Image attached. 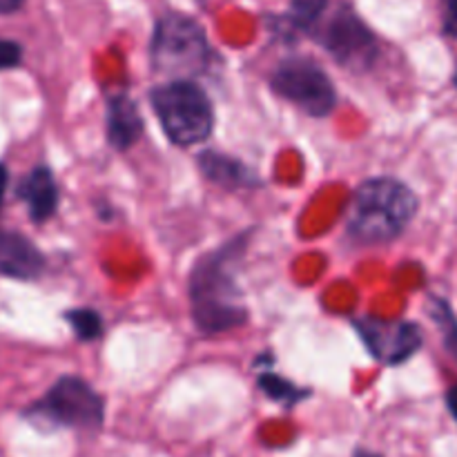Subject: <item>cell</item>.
<instances>
[{
    "instance_id": "cell-23",
    "label": "cell",
    "mask_w": 457,
    "mask_h": 457,
    "mask_svg": "<svg viewBox=\"0 0 457 457\" xmlns=\"http://www.w3.org/2000/svg\"><path fill=\"white\" fill-rule=\"evenodd\" d=\"M453 80H455V87H457V71H455V79Z\"/></svg>"
},
{
    "instance_id": "cell-16",
    "label": "cell",
    "mask_w": 457,
    "mask_h": 457,
    "mask_svg": "<svg viewBox=\"0 0 457 457\" xmlns=\"http://www.w3.org/2000/svg\"><path fill=\"white\" fill-rule=\"evenodd\" d=\"M62 317H65V321L71 326V330H74L80 342H94L103 335V317L92 308H74V311H67Z\"/></svg>"
},
{
    "instance_id": "cell-21",
    "label": "cell",
    "mask_w": 457,
    "mask_h": 457,
    "mask_svg": "<svg viewBox=\"0 0 457 457\" xmlns=\"http://www.w3.org/2000/svg\"><path fill=\"white\" fill-rule=\"evenodd\" d=\"M7 181H9L7 168H4V165L0 163V205H3V199H4V190H7Z\"/></svg>"
},
{
    "instance_id": "cell-14",
    "label": "cell",
    "mask_w": 457,
    "mask_h": 457,
    "mask_svg": "<svg viewBox=\"0 0 457 457\" xmlns=\"http://www.w3.org/2000/svg\"><path fill=\"white\" fill-rule=\"evenodd\" d=\"M259 388H262V393H266L272 402H279V404L288 406V409H293V406L299 404L303 397L311 395V391H302V388L295 386L293 382L270 373V370H263V373L259 375Z\"/></svg>"
},
{
    "instance_id": "cell-6",
    "label": "cell",
    "mask_w": 457,
    "mask_h": 457,
    "mask_svg": "<svg viewBox=\"0 0 457 457\" xmlns=\"http://www.w3.org/2000/svg\"><path fill=\"white\" fill-rule=\"evenodd\" d=\"M270 87L277 96L293 103L315 119H324L337 105V92H335L333 80L311 58H284L272 71Z\"/></svg>"
},
{
    "instance_id": "cell-5",
    "label": "cell",
    "mask_w": 457,
    "mask_h": 457,
    "mask_svg": "<svg viewBox=\"0 0 457 457\" xmlns=\"http://www.w3.org/2000/svg\"><path fill=\"white\" fill-rule=\"evenodd\" d=\"M25 418L36 427L96 431L105 422V404L85 379L65 375L25 411Z\"/></svg>"
},
{
    "instance_id": "cell-13",
    "label": "cell",
    "mask_w": 457,
    "mask_h": 457,
    "mask_svg": "<svg viewBox=\"0 0 457 457\" xmlns=\"http://www.w3.org/2000/svg\"><path fill=\"white\" fill-rule=\"evenodd\" d=\"M328 7L330 0H290L288 13L279 21L281 36L312 34Z\"/></svg>"
},
{
    "instance_id": "cell-17",
    "label": "cell",
    "mask_w": 457,
    "mask_h": 457,
    "mask_svg": "<svg viewBox=\"0 0 457 457\" xmlns=\"http://www.w3.org/2000/svg\"><path fill=\"white\" fill-rule=\"evenodd\" d=\"M22 61V47L16 40L0 38V71L13 70V67L21 65Z\"/></svg>"
},
{
    "instance_id": "cell-11",
    "label": "cell",
    "mask_w": 457,
    "mask_h": 457,
    "mask_svg": "<svg viewBox=\"0 0 457 457\" xmlns=\"http://www.w3.org/2000/svg\"><path fill=\"white\" fill-rule=\"evenodd\" d=\"M107 141L112 147L125 152L141 138L143 119L137 103L128 94H116L107 101Z\"/></svg>"
},
{
    "instance_id": "cell-9",
    "label": "cell",
    "mask_w": 457,
    "mask_h": 457,
    "mask_svg": "<svg viewBox=\"0 0 457 457\" xmlns=\"http://www.w3.org/2000/svg\"><path fill=\"white\" fill-rule=\"evenodd\" d=\"M43 270V253L21 232L0 228V275L18 281H34Z\"/></svg>"
},
{
    "instance_id": "cell-12",
    "label": "cell",
    "mask_w": 457,
    "mask_h": 457,
    "mask_svg": "<svg viewBox=\"0 0 457 457\" xmlns=\"http://www.w3.org/2000/svg\"><path fill=\"white\" fill-rule=\"evenodd\" d=\"M199 170L204 172V177L208 181L223 187V190H239V187L259 186L254 174L241 161H237L235 156L221 154V152H201Z\"/></svg>"
},
{
    "instance_id": "cell-7",
    "label": "cell",
    "mask_w": 457,
    "mask_h": 457,
    "mask_svg": "<svg viewBox=\"0 0 457 457\" xmlns=\"http://www.w3.org/2000/svg\"><path fill=\"white\" fill-rule=\"evenodd\" d=\"M312 36L339 65L351 71L370 70L379 54L375 34L348 4H339L328 18L324 13Z\"/></svg>"
},
{
    "instance_id": "cell-20",
    "label": "cell",
    "mask_w": 457,
    "mask_h": 457,
    "mask_svg": "<svg viewBox=\"0 0 457 457\" xmlns=\"http://www.w3.org/2000/svg\"><path fill=\"white\" fill-rule=\"evenodd\" d=\"M22 3H25V0H0V16H3V13L18 12V9L22 7Z\"/></svg>"
},
{
    "instance_id": "cell-2",
    "label": "cell",
    "mask_w": 457,
    "mask_h": 457,
    "mask_svg": "<svg viewBox=\"0 0 457 457\" xmlns=\"http://www.w3.org/2000/svg\"><path fill=\"white\" fill-rule=\"evenodd\" d=\"M418 212V196L406 183L391 177L369 179L353 195L346 214V235L357 245L395 241Z\"/></svg>"
},
{
    "instance_id": "cell-8",
    "label": "cell",
    "mask_w": 457,
    "mask_h": 457,
    "mask_svg": "<svg viewBox=\"0 0 457 457\" xmlns=\"http://www.w3.org/2000/svg\"><path fill=\"white\" fill-rule=\"evenodd\" d=\"M370 355L382 364L397 366L415 355L422 346V330L418 324L404 320H379V317H361L353 320Z\"/></svg>"
},
{
    "instance_id": "cell-22",
    "label": "cell",
    "mask_w": 457,
    "mask_h": 457,
    "mask_svg": "<svg viewBox=\"0 0 457 457\" xmlns=\"http://www.w3.org/2000/svg\"><path fill=\"white\" fill-rule=\"evenodd\" d=\"M353 457H382V455H378V453H370V451H355V455Z\"/></svg>"
},
{
    "instance_id": "cell-18",
    "label": "cell",
    "mask_w": 457,
    "mask_h": 457,
    "mask_svg": "<svg viewBox=\"0 0 457 457\" xmlns=\"http://www.w3.org/2000/svg\"><path fill=\"white\" fill-rule=\"evenodd\" d=\"M442 25H445V34L457 38V0H445V9H442Z\"/></svg>"
},
{
    "instance_id": "cell-4",
    "label": "cell",
    "mask_w": 457,
    "mask_h": 457,
    "mask_svg": "<svg viewBox=\"0 0 457 457\" xmlns=\"http://www.w3.org/2000/svg\"><path fill=\"white\" fill-rule=\"evenodd\" d=\"M150 101L165 137L174 145H196L212 134V103L195 80H170L159 85L150 92Z\"/></svg>"
},
{
    "instance_id": "cell-1",
    "label": "cell",
    "mask_w": 457,
    "mask_h": 457,
    "mask_svg": "<svg viewBox=\"0 0 457 457\" xmlns=\"http://www.w3.org/2000/svg\"><path fill=\"white\" fill-rule=\"evenodd\" d=\"M253 232L223 244L196 262L190 272L192 317L201 333L217 335L235 330L248 321V308L241 303V290L237 286V263L245 254Z\"/></svg>"
},
{
    "instance_id": "cell-19",
    "label": "cell",
    "mask_w": 457,
    "mask_h": 457,
    "mask_svg": "<svg viewBox=\"0 0 457 457\" xmlns=\"http://www.w3.org/2000/svg\"><path fill=\"white\" fill-rule=\"evenodd\" d=\"M446 406H449L451 415H453V420L457 422V382L446 393Z\"/></svg>"
},
{
    "instance_id": "cell-3",
    "label": "cell",
    "mask_w": 457,
    "mask_h": 457,
    "mask_svg": "<svg viewBox=\"0 0 457 457\" xmlns=\"http://www.w3.org/2000/svg\"><path fill=\"white\" fill-rule=\"evenodd\" d=\"M150 58L156 74L172 80H192L208 71L212 45L195 18L170 12L156 21Z\"/></svg>"
},
{
    "instance_id": "cell-15",
    "label": "cell",
    "mask_w": 457,
    "mask_h": 457,
    "mask_svg": "<svg viewBox=\"0 0 457 457\" xmlns=\"http://www.w3.org/2000/svg\"><path fill=\"white\" fill-rule=\"evenodd\" d=\"M428 315H431V320L440 328L446 353L457 361V320L451 306L445 299H431L428 302Z\"/></svg>"
},
{
    "instance_id": "cell-10",
    "label": "cell",
    "mask_w": 457,
    "mask_h": 457,
    "mask_svg": "<svg viewBox=\"0 0 457 457\" xmlns=\"http://www.w3.org/2000/svg\"><path fill=\"white\" fill-rule=\"evenodd\" d=\"M18 199L27 205V212L34 223H45L56 214L58 208V186L52 170L38 165L25 174L18 183Z\"/></svg>"
}]
</instances>
